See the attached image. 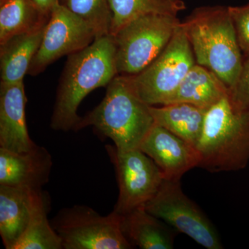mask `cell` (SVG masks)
<instances>
[{"mask_svg": "<svg viewBox=\"0 0 249 249\" xmlns=\"http://www.w3.org/2000/svg\"><path fill=\"white\" fill-rule=\"evenodd\" d=\"M119 75L116 45L109 35L96 37L86 48L68 55L57 90L51 127L55 131H74L81 117L78 107L90 92L107 87Z\"/></svg>", "mask_w": 249, "mask_h": 249, "instance_id": "cell-1", "label": "cell"}, {"mask_svg": "<svg viewBox=\"0 0 249 249\" xmlns=\"http://www.w3.org/2000/svg\"><path fill=\"white\" fill-rule=\"evenodd\" d=\"M150 106L139 97L129 76L117 75L101 103L81 117L74 131L92 126L120 150L139 148L155 125Z\"/></svg>", "mask_w": 249, "mask_h": 249, "instance_id": "cell-2", "label": "cell"}, {"mask_svg": "<svg viewBox=\"0 0 249 249\" xmlns=\"http://www.w3.org/2000/svg\"><path fill=\"white\" fill-rule=\"evenodd\" d=\"M181 24L196 63L213 72L230 91L244 58L229 7L198 8Z\"/></svg>", "mask_w": 249, "mask_h": 249, "instance_id": "cell-3", "label": "cell"}, {"mask_svg": "<svg viewBox=\"0 0 249 249\" xmlns=\"http://www.w3.org/2000/svg\"><path fill=\"white\" fill-rule=\"evenodd\" d=\"M196 149L199 167L212 172L237 171L249 162V108L229 94L207 109Z\"/></svg>", "mask_w": 249, "mask_h": 249, "instance_id": "cell-4", "label": "cell"}, {"mask_svg": "<svg viewBox=\"0 0 249 249\" xmlns=\"http://www.w3.org/2000/svg\"><path fill=\"white\" fill-rule=\"evenodd\" d=\"M180 24L175 15L150 14L121 28L112 36L119 75L133 76L145 70L166 47Z\"/></svg>", "mask_w": 249, "mask_h": 249, "instance_id": "cell-5", "label": "cell"}, {"mask_svg": "<svg viewBox=\"0 0 249 249\" xmlns=\"http://www.w3.org/2000/svg\"><path fill=\"white\" fill-rule=\"evenodd\" d=\"M51 223L63 249L133 248L122 231L120 214L114 211L102 216L89 206L76 205L60 210Z\"/></svg>", "mask_w": 249, "mask_h": 249, "instance_id": "cell-6", "label": "cell"}, {"mask_svg": "<svg viewBox=\"0 0 249 249\" xmlns=\"http://www.w3.org/2000/svg\"><path fill=\"white\" fill-rule=\"evenodd\" d=\"M196 64L181 23L160 55L140 73L129 76L144 102L150 106H163Z\"/></svg>", "mask_w": 249, "mask_h": 249, "instance_id": "cell-7", "label": "cell"}, {"mask_svg": "<svg viewBox=\"0 0 249 249\" xmlns=\"http://www.w3.org/2000/svg\"><path fill=\"white\" fill-rule=\"evenodd\" d=\"M180 181L163 180L157 194L145 205V209L205 248L222 249L214 226L196 204L184 194Z\"/></svg>", "mask_w": 249, "mask_h": 249, "instance_id": "cell-8", "label": "cell"}, {"mask_svg": "<svg viewBox=\"0 0 249 249\" xmlns=\"http://www.w3.org/2000/svg\"><path fill=\"white\" fill-rule=\"evenodd\" d=\"M114 165L119 185V196L114 211L124 214L151 200L160 190L163 173L150 157L139 148L118 150L106 145Z\"/></svg>", "mask_w": 249, "mask_h": 249, "instance_id": "cell-9", "label": "cell"}, {"mask_svg": "<svg viewBox=\"0 0 249 249\" xmlns=\"http://www.w3.org/2000/svg\"><path fill=\"white\" fill-rule=\"evenodd\" d=\"M96 38V32L88 22L58 3L51 13L28 74L37 76L55 60L83 50Z\"/></svg>", "mask_w": 249, "mask_h": 249, "instance_id": "cell-10", "label": "cell"}, {"mask_svg": "<svg viewBox=\"0 0 249 249\" xmlns=\"http://www.w3.org/2000/svg\"><path fill=\"white\" fill-rule=\"evenodd\" d=\"M139 149L158 165L164 179H181L185 173L200 163V155L196 147L157 124Z\"/></svg>", "mask_w": 249, "mask_h": 249, "instance_id": "cell-11", "label": "cell"}, {"mask_svg": "<svg viewBox=\"0 0 249 249\" xmlns=\"http://www.w3.org/2000/svg\"><path fill=\"white\" fill-rule=\"evenodd\" d=\"M53 159L45 147L36 145L26 152L0 147V185L40 190L48 183Z\"/></svg>", "mask_w": 249, "mask_h": 249, "instance_id": "cell-12", "label": "cell"}, {"mask_svg": "<svg viewBox=\"0 0 249 249\" xmlns=\"http://www.w3.org/2000/svg\"><path fill=\"white\" fill-rule=\"evenodd\" d=\"M27 96L24 81L0 85V147L26 152L37 144L28 132L26 121Z\"/></svg>", "mask_w": 249, "mask_h": 249, "instance_id": "cell-13", "label": "cell"}, {"mask_svg": "<svg viewBox=\"0 0 249 249\" xmlns=\"http://www.w3.org/2000/svg\"><path fill=\"white\" fill-rule=\"evenodd\" d=\"M37 191L0 185V235L6 249H16L27 230Z\"/></svg>", "mask_w": 249, "mask_h": 249, "instance_id": "cell-14", "label": "cell"}, {"mask_svg": "<svg viewBox=\"0 0 249 249\" xmlns=\"http://www.w3.org/2000/svg\"><path fill=\"white\" fill-rule=\"evenodd\" d=\"M229 94V89L213 72L196 63L164 105L184 103L208 109Z\"/></svg>", "mask_w": 249, "mask_h": 249, "instance_id": "cell-15", "label": "cell"}, {"mask_svg": "<svg viewBox=\"0 0 249 249\" xmlns=\"http://www.w3.org/2000/svg\"><path fill=\"white\" fill-rule=\"evenodd\" d=\"M46 27L15 36L0 45L1 84L24 81V77L28 74L33 59L40 48Z\"/></svg>", "mask_w": 249, "mask_h": 249, "instance_id": "cell-16", "label": "cell"}, {"mask_svg": "<svg viewBox=\"0 0 249 249\" xmlns=\"http://www.w3.org/2000/svg\"><path fill=\"white\" fill-rule=\"evenodd\" d=\"M121 215V214H120ZM122 231L132 245L142 249H171L174 234L145 206L121 215Z\"/></svg>", "mask_w": 249, "mask_h": 249, "instance_id": "cell-17", "label": "cell"}, {"mask_svg": "<svg viewBox=\"0 0 249 249\" xmlns=\"http://www.w3.org/2000/svg\"><path fill=\"white\" fill-rule=\"evenodd\" d=\"M206 111L204 108L184 103H171L161 107L150 106L155 124L194 147L200 138Z\"/></svg>", "mask_w": 249, "mask_h": 249, "instance_id": "cell-18", "label": "cell"}, {"mask_svg": "<svg viewBox=\"0 0 249 249\" xmlns=\"http://www.w3.org/2000/svg\"><path fill=\"white\" fill-rule=\"evenodd\" d=\"M49 18L31 0H0V45L15 36L45 27Z\"/></svg>", "mask_w": 249, "mask_h": 249, "instance_id": "cell-19", "label": "cell"}, {"mask_svg": "<svg viewBox=\"0 0 249 249\" xmlns=\"http://www.w3.org/2000/svg\"><path fill=\"white\" fill-rule=\"evenodd\" d=\"M49 209L48 196L37 190L29 225L15 249H62L61 239L47 217Z\"/></svg>", "mask_w": 249, "mask_h": 249, "instance_id": "cell-20", "label": "cell"}, {"mask_svg": "<svg viewBox=\"0 0 249 249\" xmlns=\"http://www.w3.org/2000/svg\"><path fill=\"white\" fill-rule=\"evenodd\" d=\"M111 12L110 35L114 36L132 19L150 14H172L186 9L181 0L175 2L163 0H109Z\"/></svg>", "mask_w": 249, "mask_h": 249, "instance_id": "cell-21", "label": "cell"}, {"mask_svg": "<svg viewBox=\"0 0 249 249\" xmlns=\"http://www.w3.org/2000/svg\"><path fill=\"white\" fill-rule=\"evenodd\" d=\"M59 3L88 22L96 32V37L110 34L109 0H59Z\"/></svg>", "mask_w": 249, "mask_h": 249, "instance_id": "cell-22", "label": "cell"}, {"mask_svg": "<svg viewBox=\"0 0 249 249\" xmlns=\"http://www.w3.org/2000/svg\"><path fill=\"white\" fill-rule=\"evenodd\" d=\"M237 42L245 58L249 56V4L242 6H229Z\"/></svg>", "mask_w": 249, "mask_h": 249, "instance_id": "cell-23", "label": "cell"}, {"mask_svg": "<svg viewBox=\"0 0 249 249\" xmlns=\"http://www.w3.org/2000/svg\"><path fill=\"white\" fill-rule=\"evenodd\" d=\"M229 96L241 107L249 108V56L244 58L240 74Z\"/></svg>", "mask_w": 249, "mask_h": 249, "instance_id": "cell-24", "label": "cell"}, {"mask_svg": "<svg viewBox=\"0 0 249 249\" xmlns=\"http://www.w3.org/2000/svg\"><path fill=\"white\" fill-rule=\"evenodd\" d=\"M40 12L46 16L50 17L51 13L55 4L59 3V0H31Z\"/></svg>", "mask_w": 249, "mask_h": 249, "instance_id": "cell-25", "label": "cell"}, {"mask_svg": "<svg viewBox=\"0 0 249 249\" xmlns=\"http://www.w3.org/2000/svg\"><path fill=\"white\" fill-rule=\"evenodd\" d=\"M163 1H171V2H175V1H179V0H163Z\"/></svg>", "mask_w": 249, "mask_h": 249, "instance_id": "cell-26", "label": "cell"}]
</instances>
